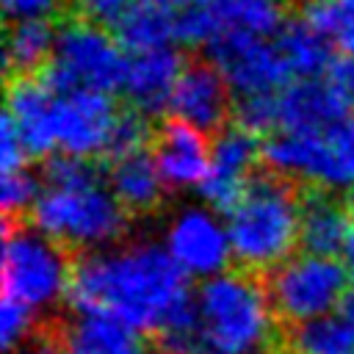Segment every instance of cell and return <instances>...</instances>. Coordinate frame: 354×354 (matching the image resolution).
<instances>
[{
  "mask_svg": "<svg viewBox=\"0 0 354 354\" xmlns=\"http://www.w3.org/2000/svg\"><path fill=\"white\" fill-rule=\"evenodd\" d=\"M235 91L213 58H194L183 66L177 80L171 111L174 116L196 124L207 136L224 130L235 113Z\"/></svg>",
  "mask_w": 354,
  "mask_h": 354,
  "instance_id": "cell-13",
  "label": "cell"
},
{
  "mask_svg": "<svg viewBox=\"0 0 354 354\" xmlns=\"http://www.w3.org/2000/svg\"><path fill=\"white\" fill-rule=\"evenodd\" d=\"M299 3H304V0H296V6H299Z\"/></svg>",
  "mask_w": 354,
  "mask_h": 354,
  "instance_id": "cell-39",
  "label": "cell"
},
{
  "mask_svg": "<svg viewBox=\"0 0 354 354\" xmlns=\"http://www.w3.org/2000/svg\"><path fill=\"white\" fill-rule=\"evenodd\" d=\"M348 268L335 254L301 252L268 271L266 288L277 315L288 324H304L337 313L348 293Z\"/></svg>",
  "mask_w": 354,
  "mask_h": 354,
  "instance_id": "cell-7",
  "label": "cell"
},
{
  "mask_svg": "<svg viewBox=\"0 0 354 354\" xmlns=\"http://www.w3.org/2000/svg\"><path fill=\"white\" fill-rule=\"evenodd\" d=\"M279 91H260V94H243L235 97V113L232 122L249 127L252 133H274L279 130V105H277Z\"/></svg>",
  "mask_w": 354,
  "mask_h": 354,
  "instance_id": "cell-27",
  "label": "cell"
},
{
  "mask_svg": "<svg viewBox=\"0 0 354 354\" xmlns=\"http://www.w3.org/2000/svg\"><path fill=\"white\" fill-rule=\"evenodd\" d=\"M207 55L218 64L235 97L279 91L290 77L277 41H268L266 36L227 33L207 44Z\"/></svg>",
  "mask_w": 354,
  "mask_h": 354,
  "instance_id": "cell-10",
  "label": "cell"
},
{
  "mask_svg": "<svg viewBox=\"0 0 354 354\" xmlns=\"http://www.w3.org/2000/svg\"><path fill=\"white\" fill-rule=\"evenodd\" d=\"M293 348L310 354H354V332L340 313L318 315L293 326Z\"/></svg>",
  "mask_w": 354,
  "mask_h": 354,
  "instance_id": "cell-24",
  "label": "cell"
},
{
  "mask_svg": "<svg viewBox=\"0 0 354 354\" xmlns=\"http://www.w3.org/2000/svg\"><path fill=\"white\" fill-rule=\"evenodd\" d=\"M69 301L75 310H100L144 335H160L194 304V293L163 243L124 241L80 257Z\"/></svg>",
  "mask_w": 354,
  "mask_h": 354,
  "instance_id": "cell-1",
  "label": "cell"
},
{
  "mask_svg": "<svg viewBox=\"0 0 354 354\" xmlns=\"http://www.w3.org/2000/svg\"><path fill=\"white\" fill-rule=\"evenodd\" d=\"M299 180L266 166L254 169L235 205L224 213L232 257L246 271H271L299 246Z\"/></svg>",
  "mask_w": 354,
  "mask_h": 354,
  "instance_id": "cell-2",
  "label": "cell"
},
{
  "mask_svg": "<svg viewBox=\"0 0 354 354\" xmlns=\"http://www.w3.org/2000/svg\"><path fill=\"white\" fill-rule=\"evenodd\" d=\"M351 205L343 191L324 185L301 188V216H299V246L315 254H340L348 227Z\"/></svg>",
  "mask_w": 354,
  "mask_h": 354,
  "instance_id": "cell-17",
  "label": "cell"
},
{
  "mask_svg": "<svg viewBox=\"0 0 354 354\" xmlns=\"http://www.w3.org/2000/svg\"><path fill=\"white\" fill-rule=\"evenodd\" d=\"M28 158L30 155H28V149H25L14 122L8 116H3V127H0V166H3V171L22 169Z\"/></svg>",
  "mask_w": 354,
  "mask_h": 354,
  "instance_id": "cell-33",
  "label": "cell"
},
{
  "mask_svg": "<svg viewBox=\"0 0 354 354\" xmlns=\"http://www.w3.org/2000/svg\"><path fill=\"white\" fill-rule=\"evenodd\" d=\"M116 39L130 53L166 47L171 39H177V14L141 0L119 19Z\"/></svg>",
  "mask_w": 354,
  "mask_h": 354,
  "instance_id": "cell-23",
  "label": "cell"
},
{
  "mask_svg": "<svg viewBox=\"0 0 354 354\" xmlns=\"http://www.w3.org/2000/svg\"><path fill=\"white\" fill-rule=\"evenodd\" d=\"M199 354L268 351L277 335V310L254 271H221L194 290Z\"/></svg>",
  "mask_w": 354,
  "mask_h": 354,
  "instance_id": "cell-3",
  "label": "cell"
},
{
  "mask_svg": "<svg viewBox=\"0 0 354 354\" xmlns=\"http://www.w3.org/2000/svg\"><path fill=\"white\" fill-rule=\"evenodd\" d=\"M36 313H30L25 304L14 301V299H3L0 304V343L6 351L22 346L30 332H33V324H36Z\"/></svg>",
  "mask_w": 354,
  "mask_h": 354,
  "instance_id": "cell-29",
  "label": "cell"
},
{
  "mask_svg": "<svg viewBox=\"0 0 354 354\" xmlns=\"http://www.w3.org/2000/svg\"><path fill=\"white\" fill-rule=\"evenodd\" d=\"M39 194H41V185L25 166L14 169V171H3L0 199H3V216L6 218H19L22 213L33 210Z\"/></svg>",
  "mask_w": 354,
  "mask_h": 354,
  "instance_id": "cell-28",
  "label": "cell"
},
{
  "mask_svg": "<svg viewBox=\"0 0 354 354\" xmlns=\"http://www.w3.org/2000/svg\"><path fill=\"white\" fill-rule=\"evenodd\" d=\"M64 343L72 354H147L141 329L100 310H75Z\"/></svg>",
  "mask_w": 354,
  "mask_h": 354,
  "instance_id": "cell-20",
  "label": "cell"
},
{
  "mask_svg": "<svg viewBox=\"0 0 354 354\" xmlns=\"http://www.w3.org/2000/svg\"><path fill=\"white\" fill-rule=\"evenodd\" d=\"M183 55L177 50L155 47V50H141L127 58L122 91L133 108H138L147 116L163 113V108L171 105L177 80L183 75Z\"/></svg>",
  "mask_w": 354,
  "mask_h": 354,
  "instance_id": "cell-16",
  "label": "cell"
},
{
  "mask_svg": "<svg viewBox=\"0 0 354 354\" xmlns=\"http://www.w3.org/2000/svg\"><path fill=\"white\" fill-rule=\"evenodd\" d=\"M288 17V0H191L177 11V41L210 44L227 33L271 36Z\"/></svg>",
  "mask_w": 354,
  "mask_h": 354,
  "instance_id": "cell-8",
  "label": "cell"
},
{
  "mask_svg": "<svg viewBox=\"0 0 354 354\" xmlns=\"http://www.w3.org/2000/svg\"><path fill=\"white\" fill-rule=\"evenodd\" d=\"M119 108L108 91H69L55 100V144L61 152L105 158Z\"/></svg>",
  "mask_w": 354,
  "mask_h": 354,
  "instance_id": "cell-12",
  "label": "cell"
},
{
  "mask_svg": "<svg viewBox=\"0 0 354 354\" xmlns=\"http://www.w3.org/2000/svg\"><path fill=\"white\" fill-rule=\"evenodd\" d=\"M55 100L58 94L41 75L8 77L6 116L14 122L30 158H47L55 144Z\"/></svg>",
  "mask_w": 354,
  "mask_h": 354,
  "instance_id": "cell-15",
  "label": "cell"
},
{
  "mask_svg": "<svg viewBox=\"0 0 354 354\" xmlns=\"http://www.w3.org/2000/svg\"><path fill=\"white\" fill-rule=\"evenodd\" d=\"M277 105L279 130H326L348 116L324 77H296V83H285Z\"/></svg>",
  "mask_w": 354,
  "mask_h": 354,
  "instance_id": "cell-19",
  "label": "cell"
},
{
  "mask_svg": "<svg viewBox=\"0 0 354 354\" xmlns=\"http://www.w3.org/2000/svg\"><path fill=\"white\" fill-rule=\"evenodd\" d=\"M136 6V0H72L69 3V17L102 25V28H116L119 19Z\"/></svg>",
  "mask_w": 354,
  "mask_h": 354,
  "instance_id": "cell-30",
  "label": "cell"
},
{
  "mask_svg": "<svg viewBox=\"0 0 354 354\" xmlns=\"http://www.w3.org/2000/svg\"><path fill=\"white\" fill-rule=\"evenodd\" d=\"M58 30L50 19H11L6 33V75H41L55 53Z\"/></svg>",
  "mask_w": 354,
  "mask_h": 354,
  "instance_id": "cell-22",
  "label": "cell"
},
{
  "mask_svg": "<svg viewBox=\"0 0 354 354\" xmlns=\"http://www.w3.org/2000/svg\"><path fill=\"white\" fill-rule=\"evenodd\" d=\"M72 0H3L8 19H53L69 11Z\"/></svg>",
  "mask_w": 354,
  "mask_h": 354,
  "instance_id": "cell-32",
  "label": "cell"
},
{
  "mask_svg": "<svg viewBox=\"0 0 354 354\" xmlns=\"http://www.w3.org/2000/svg\"><path fill=\"white\" fill-rule=\"evenodd\" d=\"M108 185L133 216L155 213L166 199V180L158 169L155 155L144 149L124 152L108 160Z\"/></svg>",
  "mask_w": 354,
  "mask_h": 354,
  "instance_id": "cell-18",
  "label": "cell"
},
{
  "mask_svg": "<svg viewBox=\"0 0 354 354\" xmlns=\"http://www.w3.org/2000/svg\"><path fill=\"white\" fill-rule=\"evenodd\" d=\"M127 207L119 202L102 174H88L69 183H41V194L30 210L39 230L53 235L66 249L97 252L113 246L127 232Z\"/></svg>",
  "mask_w": 354,
  "mask_h": 354,
  "instance_id": "cell-4",
  "label": "cell"
},
{
  "mask_svg": "<svg viewBox=\"0 0 354 354\" xmlns=\"http://www.w3.org/2000/svg\"><path fill=\"white\" fill-rule=\"evenodd\" d=\"M127 58L119 39L108 28L69 17L58 28L55 53L41 77L55 94L69 91H113L122 88Z\"/></svg>",
  "mask_w": 354,
  "mask_h": 354,
  "instance_id": "cell-6",
  "label": "cell"
},
{
  "mask_svg": "<svg viewBox=\"0 0 354 354\" xmlns=\"http://www.w3.org/2000/svg\"><path fill=\"white\" fill-rule=\"evenodd\" d=\"M25 354H72L66 348V343H55V340H41L36 346H30Z\"/></svg>",
  "mask_w": 354,
  "mask_h": 354,
  "instance_id": "cell-35",
  "label": "cell"
},
{
  "mask_svg": "<svg viewBox=\"0 0 354 354\" xmlns=\"http://www.w3.org/2000/svg\"><path fill=\"white\" fill-rule=\"evenodd\" d=\"M257 158H263L257 133L238 122L218 130L210 141V169L196 188L202 202L216 207L218 213H227L249 183Z\"/></svg>",
  "mask_w": 354,
  "mask_h": 354,
  "instance_id": "cell-11",
  "label": "cell"
},
{
  "mask_svg": "<svg viewBox=\"0 0 354 354\" xmlns=\"http://www.w3.org/2000/svg\"><path fill=\"white\" fill-rule=\"evenodd\" d=\"M144 3H152V6H160V8H169V11H180V8H185L191 0H144Z\"/></svg>",
  "mask_w": 354,
  "mask_h": 354,
  "instance_id": "cell-37",
  "label": "cell"
},
{
  "mask_svg": "<svg viewBox=\"0 0 354 354\" xmlns=\"http://www.w3.org/2000/svg\"><path fill=\"white\" fill-rule=\"evenodd\" d=\"M274 36L290 69V77H318L332 64V39L321 28H315L301 11L290 14Z\"/></svg>",
  "mask_w": 354,
  "mask_h": 354,
  "instance_id": "cell-21",
  "label": "cell"
},
{
  "mask_svg": "<svg viewBox=\"0 0 354 354\" xmlns=\"http://www.w3.org/2000/svg\"><path fill=\"white\" fill-rule=\"evenodd\" d=\"M326 86L337 97V102L346 108V113H354V55L343 53V58H332V64L324 72Z\"/></svg>",
  "mask_w": 354,
  "mask_h": 354,
  "instance_id": "cell-31",
  "label": "cell"
},
{
  "mask_svg": "<svg viewBox=\"0 0 354 354\" xmlns=\"http://www.w3.org/2000/svg\"><path fill=\"white\" fill-rule=\"evenodd\" d=\"M324 188L354 191V113L326 127V169Z\"/></svg>",
  "mask_w": 354,
  "mask_h": 354,
  "instance_id": "cell-25",
  "label": "cell"
},
{
  "mask_svg": "<svg viewBox=\"0 0 354 354\" xmlns=\"http://www.w3.org/2000/svg\"><path fill=\"white\" fill-rule=\"evenodd\" d=\"M152 155L169 188H199L210 169V141L196 124L169 116L152 127Z\"/></svg>",
  "mask_w": 354,
  "mask_h": 354,
  "instance_id": "cell-14",
  "label": "cell"
},
{
  "mask_svg": "<svg viewBox=\"0 0 354 354\" xmlns=\"http://www.w3.org/2000/svg\"><path fill=\"white\" fill-rule=\"evenodd\" d=\"M299 11L321 28L335 47L354 55V0H304Z\"/></svg>",
  "mask_w": 354,
  "mask_h": 354,
  "instance_id": "cell-26",
  "label": "cell"
},
{
  "mask_svg": "<svg viewBox=\"0 0 354 354\" xmlns=\"http://www.w3.org/2000/svg\"><path fill=\"white\" fill-rule=\"evenodd\" d=\"M340 315H343V321L351 326V332H354V288H348V293H346V299H343V304H340V310H337Z\"/></svg>",
  "mask_w": 354,
  "mask_h": 354,
  "instance_id": "cell-36",
  "label": "cell"
},
{
  "mask_svg": "<svg viewBox=\"0 0 354 354\" xmlns=\"http://www.w3.org/2000/svg\"><path fill=\"white\" fill-rule=\"evenodd\" d=\"M340 260H343V266L348 268V277H351V282H354V216H351V227H348V235H346Z\"/></svg>",
  "mask_w": 354,
  "mask_h": 354,
  "instance_id": "cell-34",
  "label": "cell"
},
{
  "mask_svg": "<svg viewBox=\"0 0 354 354\" xmlns=\"http://www.w3.org/2000/svg\"><path fill=\"white\" fill-rule=\"evenodd\" d=\"M75 266L66 246L36 224L6 218L3 227V299L47 315L69 299Z\"/></svg>",
  "mask_w": 354,
  "mask_h": 354,
  "instance_id": "cell-5",
  "label": "cell"
},
{
  "mask_svg": "<svg viewBox=\"0 0 354 354\" xmlns=\"http://www.w3.org/2000/svg\"><path fill=\"white\" fill-rule=\"evenodd\" d=\"M163 246L188 279H210L230 268L232 243L227 221L210 205H185L171 213L163 230Z\"/></svg>",
  "mask_w": 354,
  "mask_h": 354,
  "instance_id": "cell-9",
  "label": "cell"
},
{
  "mask_svg": "<svg viewBox=\"0 0 354 354\" xmlns=\"http://www.w3.org/2000/svg\"><path fill=\"white\" fill-rule=\"evenodd\" d=\"M254 354H266V351H254Z\"/></svg>",
  "mask_w": 354,
  "mask_h": 354,
  "instance_id": "cell-40",
  "label": "cell"
},
{
  "mask_svg": "<svg viewBox=\"0 0 354 354\" xmlns=\"http://www.w3.org/2000/svg\"><path fill=\"white\" fill-rule=\"evenodd\" d=\"M293 354H310V351H293Z\"/></svg>",
  "mask_w": 354,
  "mask_h": 354,
  "instance_id": "cell-38",
  "label": "cell"
}]
</instances>
